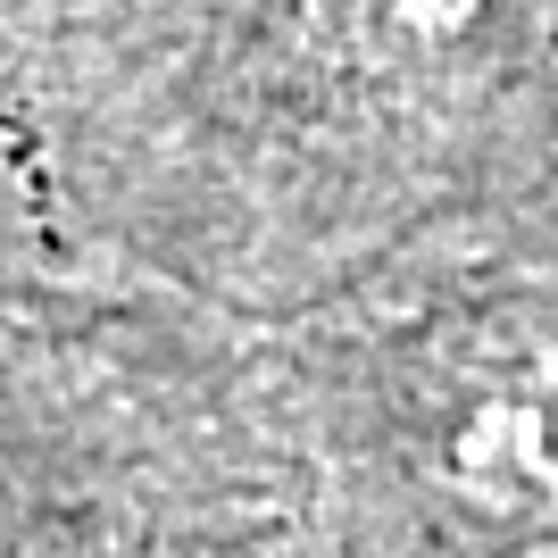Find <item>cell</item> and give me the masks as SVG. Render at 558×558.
<instances>
[{
  "label": "cell",
  "mask_w": 558,
  "mask_h": 558,
  "mask_svg": "<svg viewBox=\"0 0 558 558\" xmlns=\"http://www.w3.org/2000/svg\"><path fill=\"white\" fill-rule=\"evenodd\" d=\"M134 558H317L308 542H292V534H175V542H150V550H134Z\"/></svg>",
  "instance_id": "obj_1"
}]
</instances>
